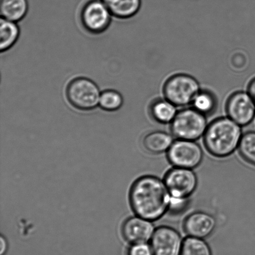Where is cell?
I'll list each match as a JSON object with an SVG mask.
<instances>
[{"instance_id": "obj_16", "label": "cell", "mask_w": 255, "mask_h": 255, "mask_svg": "<svg viewBox=\"0 0 255 255\" xmlns=\"http://www.w3.org/2000/svg\"><path fill=\"white\" fill-rule=\"evenodd\" d=\"M0 11L2 18L10 21H19L28 11V2L27 0H1Z\"/></svg>"}, {"instance_id": "obj_12", "label": "cell", "mask_w": 255, "mask_h": 255, "mask_svg": "<svg viewBox=\"0 0 255 255\" xmlns=\"http://www.w3.org/2000/svg\"><path fill=\"white\" fill-rule=\"evenodd\" d=\"M216 219L207 212H195L186 217L184 230L189 237L205 239L211 236L216 228Z\"/></svg>"}, {"instance_id": "obj_2", "label": "cell", "mask_w": 255, "mask_h": 255, "mask_svg": "<svg viewBox=\"0 0 255 255\" xmlns=\"http://www.w3.org/2000/svg\"><path fill=\"white\" fill-rule=\"evenodd\" d=\"M242 136V126L229 117H219L207 126L204 136L205 147L212 156L224 158L239 148Z\"/></svg>"}, {"instance_id": "obj_10", "label": "cell", "mask_w": 255, "mask_h": 255, "mask_svg": "<svg viewBox=\"0 0 255 255\" xmlns=\"http://www.w3.org/2000/svg\"><path fill=\"white\" fill-rule=\"evenodd\" d=\"M183 242L176 230L161 226L155 230L150 246L153 255H181Z\"/></svg>"}, {"instance_id": "obj_8", "label": "cell", "mask_w": 255, "mask_h": 255, "mask_svg": "<svg viewBox=\"0 0 255 255\" xmlns=\"http://www.w3.org/2000/svg\"><path fill=\"white\" fill-rule=\"evenodd\" d=\"M167 157L174 167L194 169L201 164L204 153L196 141L177 139L167 152Z\"/></svg>"}, {"instance_id": "obj_4", "label": "cell", "mask_w": 255, "mask_h": 255, "mask_svg": "<svg viewBox=\"0 0 255 255\" xmlns=\"http://www.w3.org/2000/svg\"><path fill=\"white\" fill-rule=\"evenodd\" d=\"M207 126V116L191 107L177 111L171 123V131L177 139L196 141L204 136Z\"/></svg>"}, {"instance_id": "obj_7", "label": "cell", "mask_w": 255, "mask_h": 255, "mask_svg": "<svg viewBox=\"0 0 255 255\" xmlns=\"http://www.w3.org/2000/svg\"><path fill=\"white\" fill-rule=\"evenodd\" d=\"M111 15L102 0H89L82 7L80 21L89 34L99 35L109 28Z\"/></svg>"}, {"instance_id": "obj_23", "label": "cell", "mask_w": 255, "mask_h": 255, "mask_svg": "<svg viewBox=\"0 0 255 255\" xmlns=\"http://www.w3.org/2000/svg\"><path fill=\"white\" fill-rule=\"evenodd\" d=\"M247 91L255 102V77L249 82Z\"/></svg>"}, {"instance_id": "obj_20", "label": "cell", "mask_w": 255, "mask_h": 255, "mask_svg": "<svg viewBox=\"0 0 255 255\" xmlns=\"http://www.w3.org/2000/svg\"><path fill=\"white\" fill-rule=\"evenodd\" d=\"M124 104V98L119 92L114 89H107L102 92L100 97L99 106L104 111H118Z\"/></svg>"}, {"instance_id": "obj_6", "label": "cell", "mask_w": 255, "mask_h": 255, "mask_svg": "<svg viewBox=\"0 0 255 255\" xmlns=\"http://www.w3.org/2000/svg\"><path fill=\"white\" fill-rule=\"evenodd\" d=\"M164 181L172 200H188L198 184L193 169L176 167L167 172Z\"/></svg>"}, {"instance_id": "obj_19", "label": "cell", "mask_w": 255, "mask_h": 255, "mask_svg": "<svg viewBox=\"0 0 255 255\" xmlns=\"http://www.w3.org/2000/svg\"><path fill=\"white\" fill-rule=\"evenodd\" d=\"M181 255H212V251L204 239L188 236L183 242Z\"/></svg>"}, {"instance_id": "obj_1", "label": "cell", "mask_w": 255, "mask_h": 255, "mask_svg": "<svg viewBox=\"0 0 255 255\" xmlns=\"http://www.w3.org/2000/svg\"><path fill=\"white\" fill-rule=\"evenodd\" d=\"M129 198L135 214L152 222L169 211L172 201L164 181L152 176L137 179L130 189Z\"/></svg>"}, {"instance_id": "obj_9", "label": "cell", "mask_w": 255, "mask_h": 255, "mask_svg": "<svg viewBox=\"0 0 255 255\" xmlns=\"http://www.w3.org/2000/svg\"><path fill=\"white\" fill-rule=\"evenodd\" d=\"M227 117L240 126H247L255 117V102L248 92L237 91L230 95L226 103Z\"/></svg>"}, {"instance_id": "obj_15", "label": "cell", "mask_w": 255, "mask_h": 255, "mask_svg": "<svg viewBox=\"0 0 255 255\" xmlns=\"http://www.w3.org/2000/svg\"><path fill=\"white\" fill-rule=\"evenodd\" d=\"M112 16L116 18H131L139 12L141 0H102Z\"/></svg>"}, {"instance_id": "obj_13", "label": "cell", "mask_w": 255, "mask_h": 255, "mask_svg": "<svg viewBox=\"0 0 255 255\" xmlns=\"http://www.w3.org/2000/svg\"><path fill=\"white\" fill-rule=\"evenodd\" d=\"M173 135L162 131L149 132L143 137L142 146L147 152L154 154L168 151L174 142Z\"/></svg>"}, {"instance_id": "obj_5", "label": "cell", "mask_w": 255, "mask_h": 255, "mask_svg": "<svg viewBox=\"0 0 255 255\" xmlns=\"http://www.w3.org/2000/svg\"><path fill=\"white\" fill-rule=\"evenodd\" d=\"M101 94L96 82L84 77L71 80L66 89L67 101L74 108L82 111H89L96 108Z\"/></svg>"}, {"instance_id": "obj_21", "label": "cell", "mask_w": 255, "mask_h": 255, "mask_svg": "<svg viewBox=\"0 0 255 255\" xmlns=\"http://www.w3.org/2000/svg\"><path fill=\"white\" fill-rule=\"evenodd\" d=\"M239 151L242 158L255 166V132H246L242 137Z\"/></svg>"}, {"instance_id": "obj_17", "label": "cell", "mask_w": 255, "mask_h": 255, "mask_svg": "<svg viewBox=\"0 0 255 255\" xmlns=\"http://www.w3.org/2000/svg\"><path fill=\"white\" fill-rule=\"evenodd\" d=\"M216 95L209 89H201L192 101L191 106L204 116H212L218 108Z\"/></svg>"}, {"instance_id": "obj_18", "label": "cell", "mask_w": 255, "mask_h": 255, "mask_svg": "<svg viewBox=\"0 0 255 255\" xmlns=\"http://www.w3.org/2000/svg\"><path fill=\"white\" fill-rule=\"evenodd\" d=\"M18 26L15 22L1 18L0 22V49L5 52L14 46L19 37Z\"/></svg>"}, {"instance_id": "obj_14", "label": "cell", "mask_w": 255, "mask_h": 255, "mask_svg": "<svg viewBox=\"0 0 255 255\" xmlns=\"http://www.w3.org/2000/svg\"><path fill=\"white\" fill-rule=\"evenodd\" d=\"M149 116L162 124H171L177 113V107L166 98L152 100L149 106Z\"/></svg>"}, {"instance_id": "obj_3", "label": "cell", "mask_w": 255, "mask_h": 255, "mask_svg": "<svg viewBox=\"0 0 255 255\" xmlns=\"http://www.w3.org/2000/svg\"><path fill=\"white\" fill-rule=\"evenodd\" d=\"M198 81L191 75L178 73L172 75L165 81L162 87L164 98L177 107L191 105L201 90Z\"/></svg>"}, {"instance_id": "obj_24", "label": "cell", "mask_w": 255, "mask_h": 255, "mask_svg": "<svg viewBox=\"0 0 255 255\" xmlns=\"http://www.w3.org/2000/svg\"><path fill=\"white\" fill-rule=\"evenodd\" d=\"M1 255H2L4 254V252H6V241H4L2 237L1 238Z\"/></svg>"}, {"instance_id": "obj_22", "label": "cell", "mask_w": 255, "mask_h": 255, "mask_svg": "<svg viewBox=\"0 0 255 255\" xmlns=\"http://www.w3.org/2000/svg\"><path fill=\"white\" fill-rule=\"evenodd\" d=\"M128 255H153L151 246L147 243L135 244L130 247Z\"/></svg>"}, {"instance_id": "obj_11", "label": "cell", "mask_w": 255, "mask_h": 255, "mask_svg": "<svg viewBox=\"0 0 255 255\" xmlns=\"http://www.w3.org/2000/svg\"><path fill=\"white\" fill-rule=\"evenodd\" d=\"M155 230L152 221L137 216L126 220L122 227V235L125 239L132 244L149 242Z\"/></svg>"}]
</instances>
